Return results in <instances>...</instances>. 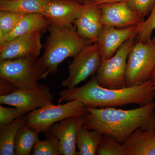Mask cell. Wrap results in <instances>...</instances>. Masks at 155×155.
<instances>
[{
  "mask_svg": "<svg viewBox=\"0 0 155 155\" xmlns=\"http://www.w3.org/2000/svg\"><path fill=\"white\" fill-rule=\"evenodd\" d=\"M82 127L112 137L123 144L137 129L155 130V103L130 110L86 107Z\"/></svg>",
  "mask_w": 155,
  "mask_h": 155,
  "instance_id": "obj_1",
  "label": "cell"
},
{
  "mask_svg": "<svg viewBox=\"0 0 155 155\" xmlns=\"http://www.w3.org/2000/svg\"><path fill=\"white\" fill-rule=\"evenodd\" d=\"M58 95V103L78 100L89 107H116L131 104L142 106L153 101L155 90L150 79L135 86L106 88L99 85L94 75L84 85L65 89L60 91Z\"/></svg>",
  "mask_w": 155,
  "mask_h": 155,
  "instance_id": "obj_2",
  "label": "cell"
},
{
  "mask_svg": "<svg viewBox=\"0 0 155 155\" xmlns=\"http://www.w3.org/2000/svg\"><path fill=\"white\" fill-rule=\"evenodd\" d=\"M49 35L44 45V52L40 61L51 75H55L58 66L67 58L76 55L93 43L80 36L72 25L58 26L50 25Z\"/></svg>",
  "mask_w": 155,
  "mask_h": 155,
  "instance_id": "obj_3",
  "label": "cell"
},
{
  "mask_svg": "<svg viewBox=\"0 0 155 155\" xmlns=\"http://www.w3.org/2000/svg\"><path fill=\"white\" fill-rule=\"evenodd\" d=\"M49 72L38 58L28 57L0 61V78L8 81L18 88L35 86Z\"/></svg>",
  "mask_w": 155,
  "mask_h": 155,
  "instance_id": "obj_4",
  "label": "cell"
},
{
  "mask_svg": "<svg viewBox=\"0 0 155 155\" xmlns=\"http://www.w3.org/2000/svg\"><path fill=\"white\" fill-rule=\"evenodd\" d=\"M155 69V37L147 42H134L127 57L126 87L138 85L149 80Z\"/></svg>",
  "mask_w": 155,
  "mask_h": 155,
  "instance_id": "obj_5",
  "label": "cell"
},
{
  "mask_svg": "<svg viewBox=\"0 0 155 155\" xmlns=\"http://www.w3.org/2000/svg\"><path fill=\"white\" fill-rule=\"evenodd\" d=\"M87 112L85 106L78 100L67 102L64 104H50L26 114L24 124L45 134L55 123L72 116H82Z\"/></svg>",
  "mask_w": 155,
  "mask_h": 155,
  "instance_id": "obj_6",
  "label": "cell"
},
{
  "mask_svg": "<svg viewBox=\"0 0 155 155\" xmlns=\"http://www.w3.org/2000/svg\"><path fill=\"white\" fill-rule=\"evenodd\" d=\"M135 37H132L124 43L111 58L102 59L95 75L101 86L112 89L126 87L125 76L127 57L134 44Z\"/></svg>",
  "mask_w": 155,
  "mask_h": 155,
  "instance_id": "obj_7",
  "label": "cell"
},
{
  "mask_svg": "<svg viewBox=\"0 0 155 155\" xmlns=\"http://www.w3.org/2000/svg\"><path fill=\"white\" fill-rule=\"evenodd\" d=\"M102 61L99 48L96 42L89 45L73 57L69 65V75L62 81L61 86L72 88L96 74Z\"/></svg>",
  "mask_w": 155,
  "mask_h": 155,
  "instance_id": "obj_8",
  "label": "cell"
},
{
  "mask_svg": "<svg viewBox=\"0 0 155 155\" xmlns=\"http://www.w3.org/2000/svg\"><path fill=\"white\" fill-rule=\"evenodd\" d=\"M54 96L47 85L38 83L35 86L18 88L6 95H0V104L31 111L53 104Z\"/></svg>",
  "mask_w": 155,
  "mask_h": 155,
  "instance_id": "obj_9",
  "label": "cell"
},
{
  "mask_svg": "<svg viewBox=\"0 0 155 155\" xmlns=\"http://www.w3.org/2000/svg\"><path fill=\"white\" fill-rule=\"evenodd\" d=\"M41 33L31 32L0 44V61L28 57L38 58L43 47Z\"/></svg>",
  "mask_w": 155,
  "mask_h": 155,
  "instance_id": "obj_10",
  "label": "cell"
},
{
  "mask_svg": "<svg viewBox=\"0 0 155 155\" xmlns=\"http://www.w3.org/2000/svg\"><path fill=\"white\" fill-rule=\"evenodd\" d=\"M86 4L73 0H50L40 14L47 18L50 25L67 26L74 23L82 13Z\"/></svg>",
  "mask_w": 155,
  "mask_h": 155,
  "instance_id": "obj_11",
  "label": "cell"
},
{
  "mask_svg": "<svg viewBox=\"0 0 155 155\" xmlns=\"http://www.w3.org/2000/svg\"><path fill=\"white\" fill-rule=\"evenodd\" d=\"M103 26L124 28L137 25L143 17L130 8L127 1L99 5Z\"/></svg>",
  "mask_w": 155,
  "mask_h": 155,
  "instance_id": "obj_12",
  "label": "cell"
},
{
  "mask_svg": "<svg viewBox=\"0 0 155 155\" xmlns=\"http://www.w3.org/2000/svg\"><path fill=\"white\" fill-rule=\"evenodd\" d=\"M82 116H72L52 125L48 131L55 135L59 141V151L61 155H76L78 132L83 126Z\"/></svg>",
  "mask_w": 155,
  "mask_h": 155,
  "instance_id": "obj_13",
  "label": "cell"
},
{
  "mask_svg": "<svg viewBox=\"0 0 155 155\" xmlns=\"http://www.w3.org/2000/svg\"><path fill=\"white\" fill-rule=\"evenodd\" d=\"M136 25L124 28L103 26L96 42L102 59L111 58L124 43L136 36Z\"/></svg>",
  "mask_w": 155,
  "mask_h": 155,
  "instance_id": "obj_14",
  "label": "cell"
},
{
  "mask_svg": "<svg viewBox=\"0 0 155 155\" xmlns=\"http://www.w3.org/2000/svg\"><path fill=\"white\" fill-rule=\"evenodd\" d=\"M74 23L80 36L93 43L97 42L103 26L98 5L93 4L91 0Z\"/></svg>",
  "mask_w": 155,
  "mask_h": 155,
  "instance_id": "obj_15",
  "label": "cell"
},
{
  "mask_svg": "<svg viewBox=\"0 0 155 155\" xmlns=\"http://www.w3.org/2000/svg\"><path fill=\"white\" fill-rule=\"evenodd\" d=\"M122 144L127 155H155V130L139 128Z\"/></svg>",
  "mask_w": 155,
  "mask_h": 155,
  "instance_id": "obj_16",
  "label": "cell"
},
{
  "mask_svg": "<svg viewBox=\"0 0 155 155\" xmlns=\"http://www.w3.org/2000/svg\"><path fill=\"white\" fill-rule=\"evenodd\" d=\"M48 20L41 14H26L18 22L15 28L0 41V44L8 41L27 34L39 31L42 32L49 27Z\"/></svg>",
  "mask_w": 155,
  "mask_h": 155,
  "instance_id": "obj_17",
  "label": "cell"
},
{
  "mask_svg": "<svg viewBox=\"0 0 155 155\" xmlns=\"http://www.w3.org/2000/svg\"><path fill=\"white\" fill-rule=\"evenodd\" d=\"M26 115L19 116L8 125L0 128V155H14V142L17 132L24 125Z\"/></svg>",
  "mask_w": 155,
  "mask_h": 155,
  "instance_id": "obj_18",
  "label": "cell"
},
{
  "mask_svg": "<svg viewBox=\"0 0 155 155\" xmlns=\"http://www.w3.org/2000/svg\"><path fill=\"white\" fill-rule=\"evenodd\" d=\"M39 132L24 124L17 132L14 142L16 155L31 154L35 145L39 140Z\"/></svg>",
  "mask_w": 155,
  "mask_h": 155,
  "instance_id": "obj_19",
  "label": "cell"
},
{
  "mask_svg": "<svg viewBox=\"0 0 155 155\" xmlns=\"http://www.w3.org/2000/svg\"><path fill=\"white\" fill-rule=\"evenodd\" d=\"M50 0H0V11L25 14H40Z\"/></svg>",
  "mask_w": 155,
  "mask_h": 155,
  "instance_id": "obj_20",
  "label": "cell"
},
{
  "mask_svg": "<svg viewBox=\"0 0 155 155\" xmlns=\"http://www.w3.org/2000/svg\"><path fill=\"white\" fill-rule=\"evenodd\" d=\"M103 134L95 130H90L82 127L78 132L76 145L78 155H95Z\"/></svg>",
  "mask_w": 155,
  "mask_h": 155,
  "instance_id": "obj_21",
  "label": "cell"
},
{
  "mask_svg": "<svg viewBox=\"0 0 155 155\" xmlns=\"http://www.w3.org/2000/svg\"><path fill=\"white\" fill-rule=\"evenodd\" d=\"M45 140H39L35 145L31 154L33 155H61L59 151L58 137L49 131L45 134Z\"/></svg>",
  "mask_w": 155,
  "mask_h": 155,
  "instance_id": "obj_22",
  "label": "cell"
},
{
  "mask_svg": "<svg viewBox=\"0 0 155 155\" xmlns=\"http://www.w3.org/2000/svg\"><path fill=\"white\" fill-rule=\"evenodd\" d=\"M96 155H127L123 144L114 137L103 134L97 148Z\"/></svg>",
  "mask_w": 155,
  "mask_h": 155,
  "instance_id": "obj_23",
  "label": "cell"
},
{
  "mask_svg": "<svg viewBox=\"0 0 155 155\" xmlns=\"http://www.w3.org/2000/svg\"><path fill=\"white\" fill-rule=\"evenodd\" d=\"M25 14L0 11V41L12 31Z\"/></svg>",
  "mask_w": 155,
  "mask_h": 155,
  "instance_id": "obj_24",
  "label": "cell"
},
{
  "mask_svg": "<svg viewBox=\"0 0 155 155\" xmlns=\"http://www.w3.org/2000/svg\"><path fill=\"white\" fill-rule=\"evenodd\" d=\"M155 29V3L147 19L136 25L137 41L147 42L151 39L153 31Z\"/></svg>",
  "mask_w": 155,
  "mask_h": 155,
  "instance_id": "obj_25",
  "label": "cell"
},
{
  "mask_svg": "<svg viewBox=\"0 0 155 155\" xmlns=\"http://www.w3.org/2000/svg\"><path fill=\"white\" fill-rule=\"evenodd\" d=\"M22 108H7L0 106V128L11 123L19 116L27 113Z\"/></svg>",
  "mask_w": 155,
  "mask_h": 155,
  "instance_id": "obj_26",
  "label": "cell"
},
{
  "mask_svg": "<svg viewBox=\"0 0 155 155\" xmlns=\"http://www.w3.org/2000/svg\"><path fill=\"white\" fill-rule=\"evenodd\" d=\"M127 2L130 8L144 18L150 13L155 0H127Z\"/></svg>",
  "mask_w": 155,
  "mask_h": 155,
  "instance_id": "obj_27",
  "label": "cell"
},
{
  "mask_svg": "<svg viewBox=\"0 0 155 155\" xmlns=\"http://www.w3.org/2000/svg\"><path fill=\"white\" fill-rule=\"evenodd\" d=\"M18 89L8 81L0 78V94L6 95L10 94Z\"/></svg>",
  "mask_w": 155,
  "mask_h": 155,
  "instance_id": "obj_28",
  "label": "cell"
},
{
  "mask_svg": "<svg viewBox=\"0 0 155 155\" xmlns=\"http://www.w3.org/2000/svg\"><path fill=\"white\" fill-rule=\"evenodd\" d=\"M127 1V0H91L93 4L97 5H99L101 4H110Z\"/></svg>",
  "mask_w": 155,
  "mask_h": 155,
  "instance_id": "obj_29",
  "label": "cell"
},
{
  "mask_svg": "<svg viewBox=\"0 0 155 155\" xmlns=\"http://www.w3.org/2000/svg\"><path fill=\"white\" fill-rule=\"evenodd\" d=\"M150 79H151L152 81H153V84L154 88L155 90V69L154 70L152 75L151 76Z\"/></svg>",
  "mask_w": 155,
  "mask_h": 155,
  "instance_id": "obj_30",
  "label": "cell"
},
{
  "mask_svg": "<svg viewBox=\"0 0 155 155\" xmlns=\"http://www.w3.org/2000/svg\"><path fill=\"white\" fill-rule=\"evenodd\" d=\"M73 1H76L78 2L82 3V4H85L89 2L91 0H73Z\"/></svg>",
  "mask_w": 155,
  "mask_h": 155,
  "instance_id": "obj_31",
  "label": "cell"
}]
</instances>
